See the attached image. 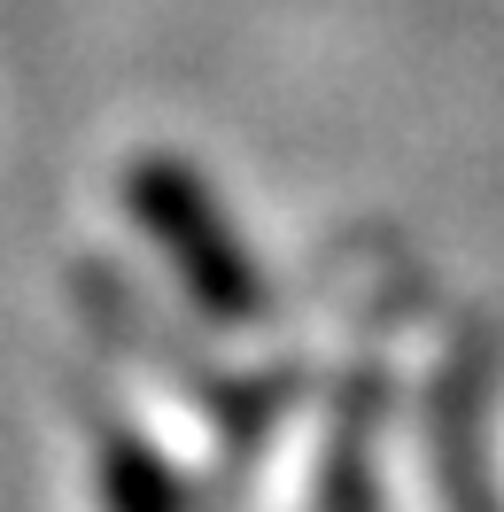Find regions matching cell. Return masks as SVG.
I'll return each instance as SVG.
<instances>
[{
	"mask_svg": "<svg viewBox=\"0 0 504 512\" xmlns=\"http://www.w3.org/2000/svg\"><path fill=\"white\" fill-rule=\"evenodd\" d=\"M132 202H140L148 233H156L163 249L179 256L187 288L202 295L210 311H256L249 256L233 249V233H225L218 202L202 194V179H194V171H179V163H148V171H132Z\"/></svg>",
	"mask_w": 504,
	"mask_h": 512,
	"instance_id": "obj_1",
	"label": "cell"
}]
</instances>
